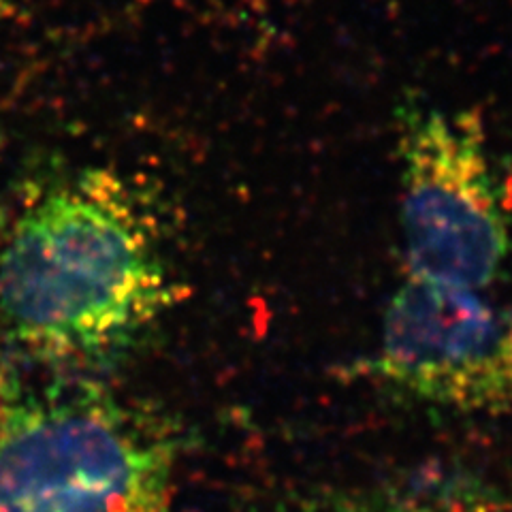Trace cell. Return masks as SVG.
I'll return each instance as SVG.
<instances>
[{
  "label": "cell",
  "instance_id": "1",
  "mask_svg": "<svg viewBox=\"0 0 512 512\" xmlns=\"http://www.w3.org/2000/svg\"><path fill=\"white\" fill-rule=\"evenodd\" d=\"M175 295L158 218L120 173H41L0 201V365L94 374Z\"/></svg>",
  "mask_w": 512,
  "mask_h": 512
},
{
  "label": "cell",
  "instance_id": "3",
  "mask_svg": "<svg viewBox=\"0 0 512 512\" xmlns=\"http://www.w3.org/2000/svg\"><path fill=\"white\" fill-rule=\"evenodd\" d=\"M402 231L412 278L480 288L508 259L510 220L480 122L408 107L399 116Z\"/></svg>",
  "mask_w": 512,
  "mask_h": 512
},
{
  "label": "cell",
  "instance_id": "5",
  "mask_svg": "<svg viewBox=\"0 0 512 512\" xmlns=\"http://www.w3.org/2000/svg\"><path fill=\"white\" fill-rule=\"evenodd\" d=\"M306 512H510V506L466 470L427 468L325 495Z\"/></svg>",
  "mask_w": 512,
  "mask_h": 512
},
{
  "label": "cell",
  "instance_id": "4",
  "mask_svg": "<svg viewBox=\"0 0 512 512\" xmlns=\"http://www.w3.org/2000/svg\"><path fill=\"white\" fill-rule=\"evenodd\" d=\"M370 376L427 406L512 412V308L408 276L384 312Z\"/></svg>",
  "mask_w": 512,
  "mask_h": 512
},
{
  "label": "cell",
  "instance_id": "6",
  "mask_svg": "<svg viewBox=\"0 0 512 512\" xmlns=\"http://www.w3.org/2000/svg\"><path fill=\"white\" fill-rule=\"evenodd\" d=\"M22 3H24V0H0V22H3L5 18H9V15L15 9H18Z\"/></svg>",
  "mask_w": 512,
  "mask_h": 512
},
{
  "label": "cell",
  "instance_id": "2",
  "mask_svg": "<svg viewBox=\"0 0 512 512\" xmlns=\"http://www.w3.org/2000/svg\"><path fill=\"white\" fill-rule=\"evenodd\" d=\"M182 444L92 374L0 365V512H171Z\"/></svg>",
  "mask_w": 512,
  "mask_h": 512
}]
</instances>
